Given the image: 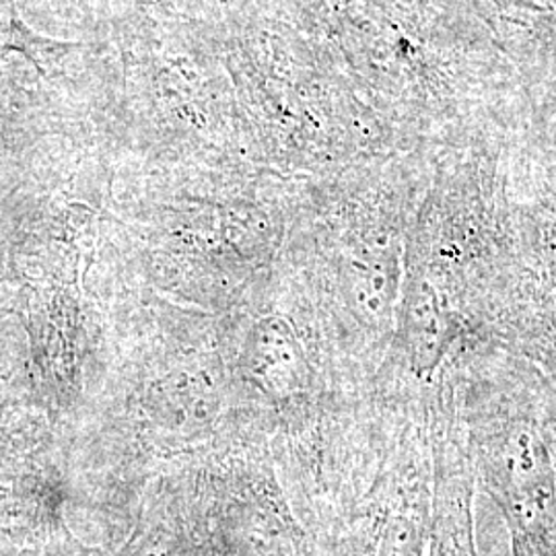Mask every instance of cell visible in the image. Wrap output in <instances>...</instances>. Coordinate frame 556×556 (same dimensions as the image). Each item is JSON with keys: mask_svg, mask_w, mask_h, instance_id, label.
Masks as SVG:
<instances>
[{"mask_svg": "<svg viewBox=\"0 0 556 556\" xmlns=\"http://www.w3.org/2000/svg\"><path fill=\"white\" fill-rule=\"evenodd\" d=\"M71 48L73 43L43 38L27 27L20 17L15 0H0V60L17 52L43 73L52 60L60 59Z\"/></svg>", "mask_w": 556, "mask_h": 556, "instance_id": "obj_5", "label": "cell"}, {"mask_svg": "<svg viewBox=\"0 0 556 556\" xmlns=\"http://www.w3.org/2000/svg\"><path fill=\"white\" fill-rule=\"evenodd\" d=\"M511 248L484 330V344L534 365L556 386V135L532 124L507 153Z\"/></svg>", "mask_w": 556, "mask_h": 556, "instance_id": "obj_3", "label": "cell"}, {"mask_svg": "<svg viewBox=\"0 0 556 556\" xmlns=\"http://www.w3.org/2000/svg\"><path fill=\"white\" fill-rule=\"evenodd\" d=\"M478 489L505 517L514 556H556V386L493 344L450 369Z\"/></svg>", "mask_w": 556, "mask_h": 556, "instance_id": "obj_2", "label": "cell"}, {"mask_svg": "<svg viewBox=\"0 0 556 556\" xmlns=\"http://www.w3.org/2000/svg\"><path fill=\"white\" fill-rule=\"evenodd\" d=\"M538 122L556 116V0H470Z\"/></svg>", "mask_w": 556, "mask_h": 556, "instance_id": "obj_4", "label": "cell"}, {"mask_svg": "<svg viewBox=\"0 0 556 556\" xmlns=\"http://www.w3.org/2000/svg\"><path fill=\"white\" fill-rule=\"evenodd\" d=\"M521 128H486L433 149V169L413 220L396 328L394 379L429 392L486 319L511 248L507 153Z\"/></svg>", "mask_w": 556, "mask_h": 556, "instance_id": "obj_1", "label": "cell"}]
</instances>
